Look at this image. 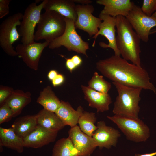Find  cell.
<instances>
[{
	"instance_id": "cell-1",
	"label": "cell",
	"mask_w": 156,
	"mask_h": 156,
	"mask_svg": "<svg viewBox=\"0 0 156 156\" xmlns=\"http://www.w3.org/2000/svg\"><path fill=\"white\" fill-rule=\"evenodd\" d=\"M96 68L113 82L130 87L150 90L156 94V88L150 82L147 71L142 67L129 63L120 56L114 55L99 60L96 63Z\"/></svg>"
},
{
	"instance_id": "cell-2",
	"label": "cell",
	"mask_w": 156,
	"mask_h": 156,
	"mask_svg": "<svg viewBox=\"0 0 156 156\" xmlns=\"http://www.w3.org/2000/svg\"><path fill=\"white\" fill-rule=\"evenodd\" d=\"M116 43L122 57L142 67L140 39L126 17H116Z\"/></svg>"
},
{
	"instance_id": "cell-3",
	"label": "cell",
	"mask_w": 156,
	"mask_h": 156,
	"mask_svg": "<svg viewBox=\"0 0 156 156\" xmlns=\"http://www.w3.org/2000/svg\"><path fill=\"white\" fill-rule=\"evenodd\" d=\"M112 83L118 93L114 103L113 113L114 115L139 118L140 109L139 104L141 99L140 95L142 89L126 86L116 82H113Z\"/></svg>"
},
{
	"instance_id": "cell-4",
	"label": "cell",
	"mask_w": 156,
	"mask_h": 156,
	"mask_svg": "<svg viewBox=\"0 0 156 156\" xmlns=\"http://www.w3.org/2000/svg\"><path fill=\"white\" fill-rule=\"evenodd\" d=\"M64 17L53 11H45L41 14L34 40H44L50 43L62 36L65 30Z\"/></svg>"
},
{
	"instance_id": "cell-5",
	"label": "cell",
	"mask_w": 156,
	"mask_h": 156,
	"mask_svg": "<svg viewBox=\"0 0 156 156\" xmlns=\"http://www.w3.org/2000/svg\"><path fill=\"white\" fill-rule=\"evenodd\" d=\"M107 117L117 125L129 140L136 143L145 142L150 137L149 128L139 118L118 115Z\"/></svg>"
},
{
	"instance_id": "cell-6",
	"label": "cell",
	"mask_w": 156,
	"mask_h": 156,
	"mask_svg": "<svg viewBox=\"0 0 156 156\" xmlns=\"http://www.w3.org/2000/svg\"><path fill=\"white\" fill-rule=\"evenodd\" d=\"M66 26L63 34L51 42L49 48L54 49L63 46L69 51H74L88 56L86 51L89 49L88 42L85 41L77 33L75 22L69 18H64Z\"/></svg>"
},
{
	"instance_id": "cell-7",
	"label": "cell",
	"mask_w": 156,
	"mask_h": 156,
	"mask_svg": "<svg viewBox=\"0 0 156 156\" xmlns=\"http://www.w3.org/2000/svg\"><path fill=\"white\" fill-rule=\"evenodd\" d=\"M23 14L18 12L7 18L0 25V46L8 55L18 56L13 46L21 37L17 27L20 26Z\"/></svg>"
},
{
	"instance_id": "cell-8",
	"label": "cell",
	"mask_w": 156,
	"mask_h": 156,
	"mask_svg": "<svg viewBox=\"0 0 156 156\" xmlns=\"http://www.w3.org/2000/svg\"><path fill=\"white\" fill-rule=\"evenodd\" d=\"M47 1L43 0L38 5L36 2L32 3L25 9L19 28L22 43L28 44L35 42V28L40 21L42 10Z\"/></svg>"
},
{
	"instance_id": "cell-9",
	"label": "cell",
	"mask_w": 156,
	"mask_h": 156,
	"mask_svg": "<svg viewBox=\"0 0 156 156\" xmlns=\"http://www.w3.org/2000/svg\"><path fill=\"white\" fill-rule=\"evenodd\" d=\"M126 18L140 40L147 42L151 29L156 26V18L147 16L135 5Z\"/></svg>"
},
{
	"instance_id": "cell-10",
	"label": "cell",
	"mask_w": 156,
	"mask_h": 156,
	"mask_svg": "<svg viewBox=\"0 0 156 156\" xmlns=\"http://www.w3.org/2000/svg\"><path fill=\"white\" fill-rule=\"evenodd\" d=\"M76 10L77 18L75 23V28L86 32L90 37L96 35L101 20L93 15L94 11L93 6L78 4L76 5Z\"/></svg>"
},
{
	"instance_id": "cell-11",
	"label": "cell",
	"mask_w": 156,
	"mask_h": 156,
	"mask_svg": "<svg viewBox=\"0 0 156 156\" xmlns=\"http://www.w3.org/2000/svg\"><path fill=\"white\" fill-rule=\"evenodd\" d=\"M99 18L101 22L99 27L98 33L94 35L92 38L94 39L92 46L95 44V40L98 35H101L105 36L107 40L108 44H107L104 42L99 43L100 46L103 48H109L114 51V55L118 56L121 55L120 51L118 48L116 43V36L115 32L116 27V17L111 16L109 15L100 13Z\"/></svg>"
},
{
	"instance_id": "cell-12",
	"label": "cell",
	"mask_w": 156,
	"mask_h": 156,
	"mask_svg": "<svg viewBox=\"0 0 156 156\" xmlns=\"http://www.w3.org/2000/svg\"><path fill=\"white\" fill-rule=\"evenodd\" d=\"M50 42L47 41L37 43L18 44L16 51L18 55L30 68L37 70L38 69L39 62L44 49L49 46Z\"/></svg>"
},
{
	"instance_id": "cell-13",
	"label": "cell",
	"mask_w": 156,
	"mask_h": 156,
	"mask_svg": "<svg viewBox=\"0 0 156 156\" xmlns=\"http://www.w3.org/2000/svg\"><path fill=\"white\" fill-rule=\"evenodd\" d=\"M97 128L92 137L96 145L101 149L105 148L109 149L116 146L121 134L119 131L111 126H107L104 121L97 124Z\"/></svg>"
},
{
	"instance_id": "cell-14",
	"label": "cell",
	"mask_w": 156,
	"mask_h": 156,
	"mask_svg": "<svg viewBox=\"0 0 156 156\" xmlns=\"http://www.w3.org/2000/svg\"><path fill=\"white\" fill-rule=\"evenodd\" d=\"M68 137L78 152V156H90L97 146L92 137L83 133L77 125L68 131Z\"/></svg>"
},
{
	"instance_id": "cell-15",
	"label": "cell",
	"mask_w": 156,
	"mask_h": 156,
	"mask_svg": "<svg viewBox=\"0 0 156 156\" xmlns=\"http://www.w3.org/2000/svg\"><path fill=\"white\" fill-rule=\"evenodd\" d=\"M58 132L48 130L37 125L29 135L23 139L24 146L35 148H41L54 142Z\"/></svg>"
},
{
	"instance_id": "cell-16",
	"label": "cell",
	"mask_w": 156,
	"mask_h": 156,
	"mask_svg": "<svg viewBox=\"0 0 156 156\" xmlns=\"http://www.w3.org/2000/svg\"><path fill=\"white\" fill-rule=\"evenodd\" d=\"M96 2L104 6L100 13L114 17H126L135 5L130 0H98Z\"/></svg>"
},
{
	"instance_id": "cell-17",
	"label": "cell",
	"mask_w": 156,
	"mask_h": 156,
	"mask_svg": "<svg viewBox=\"0 0 156 156\" xmlns=\"http://www.w3.org/2000/svg\"><path fill=\"white\" fill-rule=\"evenodd\" d=\"M84 98L91 107L95 108L97 112H103L109 109L112 99L108 93H103L94 90L88 86L82 85Z\"/></svg>"
},
{
	"instance_id": "cell-18",
	"label": "cell",
	"mask_w": 156,
	"mask_h": 156,
	"mask_svg": "<svg viewBox=\"0 0 156 156\" xmlns=\"http://www.w3.org/2000/svg\"><path fill=\"white\" fill-rule=\"evenodd\" d=\"M76 6L72 0H47L44 9L54 11L75 22L77 18Z\"/></svg>"
},
{
	"instance_id": "cell-19",
	"label": "cell",
	"mask_w": 156,
	"mask_h": 156,
	"mask_svg": "<svg viewBox=\"0 0 156 156\" xmlns=\"http://www.w3.org/2000/svg\"><path fill=\"white\" fill-rule=\"evenodd\" d=\"M84 111L81 106L75 110L68 102L61 100L60 105L55 113L65 126L69 125L72 128L77 125Z\"/></svg>"
},
{
	"instance_id": "cell-20",
	"label": "cell",
	"mask_w": 156,
	"mask_h": 156,
	"mask_svg": "<svg viewBox=\"0 0 156 156\" xmlns=\"http://www.w3.org/2000/svg\"><path fill=\"white\" fill-rule=\"evenodd\" d=\"M0 146H5L16 151L19 153L23 151V139L18 136L11 127H0Z\"/></svg>"
},
{
	"instance_id": "cell-21",
	"label": "cell",
	"mask_w": 156,
	"mask_h": 156,
	"mask_svg": "<svg viewBox=\"0 0 156 156\" xmlns=\"http://www.w3.org/2000/svg\"><path fill=\"white\" fill-rule=\"evenodd\" d=\"M31 100V94L29 92H25L18 89L14 90L5 101L11 109L15 117L21 113L23 108Z\"/></svg>"
},
{
	"instance_id": "cell-22",
	"label": "cell",
	"mask_w": 156,
	"mask_h": 156,
	"mask_svg": "<svg viewBox=\"0 0 156 156\" xmlns=\"http://www.w3.org/2000/svg\"><path fill=\"white\" fill-rule=\"evenodd\" d=\"M37 114V125L48 130L58 131L65 126L55 112L43 109Z\"/></svg>"
},
{
	"instance_id": "cell-23",
	"label": "cell",
	"mask_w": 156,
	"mask_h": 156,
	"mask_svg": "<svg viewBox=\"0 0 156 156\" xmlns=\"http://www.w3.org/2000/svg\"><path fill=\"white\" fill-rule=\"evenodd\" d=\"M37 114L20 117L16 119L11 128L18 136L23 139L37 126Z\"/></svg>"
},
{
	"instance_id": "cell-24",
	"label": "cell",
	"mask_w": 156,
	"mask_h": 156,
	"mask_svg": "<svg viewBox=\"0 0 156 156\" xmlns=\"http://www.w3.org/2000/svg\"><path fill=\"white\" fill-rule=\"evenodd\" d=\"M37 102L42 105L44 109L55 113L61 103L49 86L45 87L40 92Z\"/></svg>"
},
{
	"instance_id": "cell-25",
	"label": "cell",
	"mask_w": 156,
	"mask_h": 156,
	"mask_svg": "<svg viewBox=\"0 0 156 156\" xmlns=\"http://www.w3.org/2000/svg\"><path fill=\"white\" fill-rule=\"evenodd\" d=\"M52 156H78V152L69 137L57 140L54 144Z\"/></svg>"
},
{
	"instance_id": "cell-26",
	"label": "cell",
	"mask_w": 156,
	"mask_h": 156,
	"mask_svg": "<svg viewBox=\"0 0 156 156\" xmlns=\"http://www.w3.org/2000/svg\"><path fill=\"white\" fill-rule=\"evenodd\" d=\"M96 120L94 113L84 111L79 119L78 123L80 129L83 133L92 137L97 128V125L95 124Z\"/></svg>"
},
{
	"instance_id": "cell-27",
	"label": "cell",
	"mask_w": 156,
	"mask_h": 156,
	"mask_svg": "<svg viewBox=\"0 0 156 156\" xmlns=\"http://www.w3.org/2000/svg\"><path fill=\"white\" fill-rule=\"evenodd\" d=\"M88 86L97 92L108 93L112 86L111 83L105 80L102 75H99L98 72H95L89 81Z\"/></svg>"
},
{
	"instance_id": "cell-28",
	"label": "cell",
	"mask_w": 156,
	"mask_h": 156,
	"mask_svg": "<svg viewBox=\"0 0 156 156\" xmlns=\"http://www.w3.org/2000/svg\"><path fill=\"white\" fill-rule=\"evenodd\" d=\"M14 116L11 109L5 102L1 105L0 108V124L9 121Z\"/></svg>"
},
{
	"instance_id": "cell-29",
	"label": "cell",
	"mask_w": 156,
	"mask_h": 156,
	"mask_svg": "<svg viewBox=\"0 0 156 156\" xmlns=\"http://www.w3.org/2000/svg\"><path fill=\"white\" fill-rule=\"evenodd\" d=\"M141 9L145 14L151 16L156 11V0H144Z\"/></svg>"
},
{
	"instance_id": "cell-30",
	"label": "cell",
	"mask_w": 156,
	"mask_h": 156,
	"mask_svg": "<svg viewBox=\"0 0 156 156\" xmlns=\"http://www.w3.org/2000/svg\"><path fill=\"white\" fill-rule=\"evenodd\" d=\"M13 89L10 87L0 86V104L1 105L4 103L10 96L14 91Z\"/></svg>"
},
{
	"instance_id": "cell-31",
	"label": "cell",
	"mask_w": 156,
	"mask_h": 156,
	"mask_svg": "<svg viewBox=\"0 0 156 156\" xmlns=\"http://www.w3.org/2000/svg\"><path fill=\"white\" fill-rule=\"evenodd\" d=\"M11 0H0V19L7 16L9 13V4Z\"/></svg>"
},
{
	"instance_id": "cell-32",
	"label": "cell",
	"mask_w": 156,
	"mask_h": 156,
	"mask_svg": "<svg viewBox=\"0 0 156 156\" xmlns=\"http://www.w3.org/2000/svg\"><path fill=\"white\" fill-rule=\"evenodd\" d=\"M64 81V76L61 74H58L54 79L52 81V85L56 87L61 85Z\"/></svg>"
},
{
	"instance_id": "cell-33",
	"label": "cell",
	"mask_w": 156,
	"mask_h": 156,
	"mask_svg": "<svg viewBox=\"0 0 156 156\" xmlns=\"http://www.w3.org/2000/svg\"><path fill=\"white\" fill-rule=\"evenodd\" d=\"M66 59V66L67 68L70 72H72L77 67L74 63L71 58H67L65 57Z\"/></svg>"
},
{
	"instance_id": "cell-34",
	"label": "cell",
	"mask_w": 156,
	"mask_h": 156,
	"mask_svg": "<svg viewBox=\"0 0 156 156\" xmlns=\"http://www.w3.org/2000/svg\"><path fill=\"white\" fill-rule=\"evenodd\" d=\"M71 59L76 67L79 66L82 62L81 58L77 55H73Z\"/></svg>"
},
{
	"instance_id": "cell-35",
	"label": "cell",
	"mask_w": 156,
	"mask_h": 156,
	"mask_svg": "<svg viewBox=\"0 0 156 156\" xmlns=\"http://www.w3.org/2000/svg\"><path fill=\"white\" fill-rule=\"evenodd\" d=\"M58 73L55 70H50L47 75V77L49 80L52 81L56 77Z\"/></svg>"
},
{
	"instance_id": "cell-36",
	"label": "cell",
	"mask_w": 156,
	"mask_h": 156,
	"mask_svg": "<svg viewBox=\"0 0 156 156\" xmlns=\"http://www.w3.org/2000/svg\"><path fill=\"white\" fill-rule=\"evenodd\" d=\"M75 3H78L82 5H88L91 4L92 1L90 0H72Z\"/></svg>"
},
{
	"instance_id": "cell-37",
	"label": "cell",
	"mask_w": 156,
	"mask_h": 156,
	"mask_svg": "<svg viewBox=\"0 0 156 156\" xmlns=\"http://www.w3.org/2000/svg\"><path fill=\"white\" fill-rule=\"evenodd\" d=\"M156 155V152L145 154H136L134 156H154Z\"/></svg>"
},
{
	"instance_id": "cell-38",
	"label": "cell",
	"mask_w": 156,
	"mask_h": 156,
	"mask_svg": "<svg viewBox=\"0 0 156 156\" xmlns=\"http://www.w3.org/2000/svg\"><path fill=\"white\" fill-rule=\"evenodd\" d=\"M155 33H156V29L152 30L150 32V34H154Z\"/></svg>"
},
{
	"instance_id": "cell-39",
	"label": "cell",
	"mask_w": 156,
	"mask_h": 156,
	"mask_svg": "<svg viewBox=\"0 0 156 156\" xmlns=\"http://www.w3.org/2000/svg\"><path fill=\"white\" fill-rule=\"evenodd\" d=\"M153 17L156 18V11L151 16Z\"/></svg>"
}]
</instances>
